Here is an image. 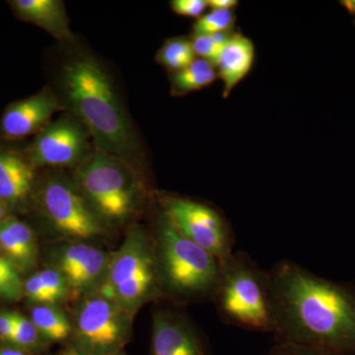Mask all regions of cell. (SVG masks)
<instances>
[{
    "label": "cell",
    "mask_w": 355,
    "mask_h": 355,
    "mask_svg": "<svg viewBox=\"0 0 355 355\" xmlns=\"http://www.w3.org/2000/svg\"><path fill=\"white\" fill-rule=\"evenodd\" d=\"M273 331L288 342L355 355V289L292 261L268 272Z\"/></svg>",
    "instance_id": "1"
},
{
    "label": "cell",
    "mask_w": 355,
    "mask_h": 355,
    "mask_svg": "<svg viewBox=\"0 0 355 355\" xmlns=\"http://www.w3.org/2000/svg\"><path fill=\"white\" fill-rule=\"evenodd\" d=\"M62 83L70 108L94 137L99 150L125 158L135 137L113 86L92 58H78L65 64Z\"/></svg>",
    "instance_id": "2"
},
{
    "label": "cell",
    "mask_w": 355,
    "mask_h": 355,
    "mask_svg": "<svg viewBox=\"0 0 355 355\" xmlns=\"http://www.w3.org/2000/svg\"><path fill=\"white\" fill-rule=\"evenodd\" d=\"M163 296L212 297L220 261L182 235L161 209L153 234Z\"/></svg>",
    "instance_id": "3"
},
{
    "label": "cell",
    "mask_w": 355,
    "mask_h": 355,
    "mask_svg": "<svg viewBox=\"0 0 355 355\" xmlns=\"http://www.w3.org/2000/svg\"><path fill=\"white\" fill-rule=\"evenodd\" d=\"M212 298L222 319L259 331H273L270 277L247 254L223 259Z\"/></svg>",
    "instance_id": "4"
},
{
    "label": "cell",
    "mask_w": 355,
    "mask_h": 355,
    "mask_svg": "<svg viewBox=\"0 0 355 355\" xmlns=\"http://www.w3.org/2000/svg\"><path fill=\"white\" fill-rule=\"evenodd\" d=\"M98 292L132 316L163 297L153 235L139 225L128 229L123 244L111 254L106 282Z\"/></svg>",
    "instance_id": "5"
},
{
    "label": "cell",
    "mask_w": 355,
    "mask_h": 355,
    "mask_svg": "<svg viewBox=\"0 0 355 355\" xmlns=\"http://www.w3.org/2000/svg\"><path fill=\"white\" fill-rule=\"evenodd\" d=\"M76 187L106 226L132 217L141 202V184L121 158L99 150L76 175Z\"/></svg>",
    "instance_id": "6"
},
{
    "label": "cell",
    "mask_w": 355,
    "mask_h": 355,
    "mask_svg": "<svg viewBox=\"0 0 355 355\" xmlns=\"http://www.w3.org/2000/svg\"><path fill=\"white\" fill-rule=\"evenodd\" d=\"M132 314L99 292L81 297L72 312L69 349L80 355H114L132 336Z\"/></svg>",
    "instance_id": "7"
},
{
    "label": "cell",
    "mask_w": 355,
    "mask_h": 355,
    "mask_svg": "<svg viewBox=\"0 0 355 355\" xmlns=\"http://www.w3.org/2000/svg\"><path fill=\"white\" fill-rule=\"evenodd\" d=\"M42 211L51 227L71 242L106 234V225L91 209L76 184L51 178L40 191Z\"/></svg>",
    "instance_id": "8"
},
{
    "label": "cell",
    "mask_w": 355,
    "mask_h": 355,
    "mask_svg": "<svg viewBox=\"0 0 355 355\" xmlns=\"http://www.w3.org/2000/svg\"><path fill=\"white\" fill-rule=\"evenodd\" d=\"M161 209L177 230L219 261L233 253L232 231L217 210L188 198L164 197Z\"/></svg>",
    "instance_id": "9"
},
{
    "label": "cell",
    "mask_w": 355,
    "mask_h": 355,
    "mask_svg": "<svg viewBox=\"0 0 355 355\" xmlns=\"http://www.w3.org/2000/svg\"><path fill=\"white\" fill-rule=\"evenodd\" d=\"M111 254L84 242H67L51 250V268L64 275L72 296L84 297L101 289Z\"/></svg>",
    "instance_id": "10"
},
{
    "label": "cell",
    "mask_w": 355,
    "mask_h": 355,
    "mask_svg": "<svg viewBox=\"0 0 355 355\" xmlns=\"http://www.w3.org/2000/svg\"><path fill=\"white\" fill-rule=\"evenodd\" d=\"M87 135L76 121L62 119L44 128L31 149L33 166L79 164L87 150Z\"/></svg>",
    "instance_id": "11"
},
{
    "label": "cell",
    "mask_w": 355,
    "mask_h": 355,
    "mask_svg": "<svg viewBox=\"0 0 355 355\" xmlns=\"http://www.w3.org/2000/svg\"><path fill=\"white\" fill-rule=\"evenodd\" d=\"M151 355H209L197 329L169 310L154 313Z\"/></svg>",
    "instance_id": "12"
},
{
    "label": "cell",
    "mask_w": 355,
    "mask_h": 355,
    "mask_svg": "<svg viewBox=\"0 0 355 355\" xmlns=\"http://www.w3.org/2000/svg\"><path fill=\"white\" fill-rule=\"evenodd\" d=\"M55 96L42 92L7 108L2 116L1 132L10 139H20L43 128L60 109Z\"/></svg>",
    "instance_id": "13"
},
{
    "label": "cell",
    "mask_w": 355,
    "mask_h": 355,
    "mask_svg": "<svg viewBox=\"0 0 355 355\" xmlns=\"http://www.w3.org/2000/svg\"><path fill=\"white\" fill-rule=\"evenodd\" d=\"M0 247L4 258L21 275L31 272L36 266L39 254L36 236L17 217L6 216L0 222Z\"/></svg>",
    "instance_id": "14"
},
{
    "label": "cell",
    "mask_w": 355,
    "mask_h": 355,
    "mask_svg": "<svg viewBox=\"0 0 355 355\" xmlns=\"http://www.w3.org/2000/svg\"><path fill=\"white\" fill-rule=\"evenodd\" d=\"M256 50L251 39L233 32L216 62L217 76L223 83L222 96H230L236 86L246 78L254 67Z\"/></svg>",
    "instance_id": "15"
},
{
    "label": "cell",
    "mask_w": 355,
    "mask_h": 355,
    "mask_svg": "<svg viewBox=\"0 0 355 355\" xmlns=\"http://www.w3.org/2000/svg\"><path fill=\"white\" fill-rule=\"evenodd\" d=\"M33 165L18 154L0 150V200L7 207L24 202L34 184Z\"/></svg>",
    "instance_id": "16"
},
{
    "label": "cell",
    "mask_w": 355,
    "mask_h": 355,
    "mask_svg": "<svg viewBox=\"0 0 355 355\" xmlns=\"http://www.w3.org/2000/svg\"><path fill=\"white\" fill-rule=\"evenodd\" d=\"M11 3L22 19L43 28L62 41L72 38L69 18L60 0H15Z\"/></svg>",
    "instance_id": "17"
},
{
    "label": "cell",
    "mask_w": 355,
    "mask_h": 355,
    "mask_svg": "<svg viewBox=\"0 0 355 355\" xmlns=\"http://www.w3.org/2000/svg\"><path fill=\"white\" fill-rule=\"evenodd\" d=\"M23 291L33 305H60L72 296L64 275L51 266L30 275L23 284Z\"/></svg>",
    "instance_id": "18"
},
{
    "label": "cell",
    "mask_w": 355,
    "mask_h": 355,
    "mask_svg": "<svg viewBox=\"0 0 355 355\" xmlns=\"http://www.w3.org/2000/svg\"><path fill=\"white\" fill-rule=\"evenodd\" d=\"M33 323L49 345L69 343L71 336V321L60 305L37 304L31 309Z\"/></svg>",
    "instance_id": "19"
},
{
    "label": "cell",
    "mask_w": 355,
    "mask_h": 355,
    "mask_svg": "<svg viewBox=\"0 0 355 355\" xmlns=\"http://www.w3.org/2000/svg\"><path fill=\"white\" fill-rule=\"evenodd\" d=\"M218 78L216 64L203 58H196L186 69L173 72L172 94L182 96L212 85Z\"/></svg>",
    "instance_id": "20"
},
{
    "label": "cell",
    "mask_w": 355,
    "mask_h": 355,
    "mask_svg": "<svg viewBox=\"0 0 355 355\" xmlns=\"http://www.w3.org/2000/svg\"><path fill=\"white\" fill-rule=\"evenodd\" d=\"M196 60L191 41L186 38L168 40L157 53V62L173 72L186 69Z\"/></svg>",
    "instance_id": "21"
},
{
    "label": "cell",
    "mask_w": 355,
    "mask_h": 355,
    "mask_svg": "<svg viewBox=\"0 0 355 355\" xmlns=\"http://www.w3.org/2000/svg\"><path fill=\"white\" fill-rule=\"evenodd\" d=\"M9 345L36 355L44 352L50 345L30 318L15 312V331Z\"/></svg>",
    "instance_id": "22"
},
{
    "label": "cell",
    "mask_w": 355,
    "mask_h": 355,
    "mask_svg": "<svg viewBox=\"0 0 355 355\" xmlns=\"http://www.w3.org/2000/svg\"><path fill=\"white\" fill-rule=\"evenodd\" d=\"M236 16L233 10L211 9L193 25L195 34L211 35L231 32L234 28Z\"/></svg>",
    "instance_id": "23"
},
{
    "label": "cell",
    "mask_w": 355,
    "mask_h": 355,
    "mask_svg": "<svg viewBox=\"0 0 355 355\" xmlns=\"http://www.w3.org/2000/svg\"><path fill=\"white\" fill-rule=\"evenodd\" d=\"M232 33L233 31L211 35H193L191 41L196 55L216 64Z\"/></svg>",
    "instance_id": "24"
},
{
    "label": "cell",
    "mask_w": 355,
    "mask_h": 355,
    "mask_svg": "<svg viewBox=\"0 0 355 355\" xmlns=\"http://www.w3.org/2000/svg\"><path fill=\"white\" fill-rule=\"evenodd\" d=\"M21 275L10 261L0 259V299L18 301L24 297Z\"/></svg>",
    "instance_id": "25"
},
{
    "label": "cell",
    "mask_w": 355,
    "mask_h": 355,
    "mask_svg": "<svg viewBox=\"0 0 355 355\" xmlns=\"http://www.w3.org/2000/svg\"><path fill=\"white\" fill-rule=\"evenodd\" d=\"M270 355H340L330 349L288 342H277Z\"/></svg>",
    "instance_id": "26"
},
{
    "label": "cell",
    "mask_w": 355,
    "mask_h": 355,
    "mask_svg": "<svg viewBox=\"0 0 355 355\" xmlns=\"http://www.w3.org/2000/svg\"><path fill=\"white\" fill-rule=\"evenodd\" d=\"M171 7L175 13L200 19L207 10V0H174Z\"/></svg>",
    "instance_id": "27"
},
{
    "label": "cell",
    "mask_w": 355,
    "mask_h": 355,
    "mask_svg": "<svg viewBox=\"0 0 355 355\" xmlns=\"http://www.w3.org/2000/svg\"><path fill=\"white\" fill-rule=\"evenodd\" d=\"M14 331H15V312L0 310V342H1V345H10Z\"/></svg>",
    "instance_id": "28"
},
{
    "label": "cell",
    "mask_w": 355,
    "mask_h": 355,
    "mask_svg": "<svg viewBox=\"0 0 355 355\" xmlns=\"http://www.w3.org/2000/svg\"><path fill=\"white\" fill-rule=\"evenodd\" d=\"M207 3L216 10H233L238 6L237 0H207Z\"/></svg>",
    "instance_id": "29"
},
{
    "label": "cell",
    "mask_w": 355,
    "mask_h": 355,
    "mask_svg": "<svg viewBox=\"0 0 355 355\" xmlns=\"http://www.w3.org/2000/svg\"><path fill=\"white\" fill-rule=\"evenodd\" d=\"M0 355H33L24 350L11 347V345H0Z\"/></svg>",
    "instance_id": "30"
},
{
    "label": "cell",
    "mask_w": 355,
    "mask_h": 355,
    "mask_svg": "<svg viewBox=\"0 0 355 355\" xmlns=\"http://www.w3.org/2000/svg\"><path fill=\"white\" fill-rule=\"evenodd\" d=\"M340 6L347 9L350 15H355V0H342Z\"/></svg>",
    "instance_id": "31"
},
{
    "label": "cell",
    "mask_w": 355,
    "mask_h": 355,
    "mask_svg": "<svg viewBox=\"0 0 355 355\" xmlns=\"http://www.w3.org/2000/svg\"><path fill=\"white\" fill-rule=\"evenodd\" d=\"M7 209H8V207H7L6 203L2 202L1 200H0V222L6 218Z\"/></svg>",
    "instance_id": "32"
},
{
    "label": "cell",
    "mask_w": 355,
    "mask_h": 355,
    "mask_svg": "<svg viewBox=\"0 0 355 355\" xmlns=\"http://www.w3.org/2000/svg\"><path fill=\"white\" fill-rule=\"evenodd\" d=\"M58 355H80V354H76V352H72V350L67 349V350H64V352H62V354H60Z\"/></svg>",
    "instance_id": "33"
},
{
    "label": "cell",
    "mask_w": 355,
    "mask_h": 355,
    "mask_svg": "<svg viewBox=\"0 0 355 355\" xmlns=\"http://www.w3.org/2000/svg\"><path fill=\"white\" fill-rule=\"evenodd\" d=\"M4 258L3 252H2L1 247H0V259Z\"/></svg>",
    "instance_id": "34"
},
{
    "label": "cell",
    "mask_w": 355,
    "mask_h": 355,
    "mask_svg": "<svg viewBox=\"0 0 355 355\" xmlns=\"http://www.w3.org/2000/svg\"><path fill=\"white\" fill-rule=\"evenodd\" d=\"M114 355H127L125 354V352H119V354H114Z\"/></svg>",
    "instance_id": "35"
},
{
    "label": "cell",
    "mask_w": 355,
    "mask_h": 355,
    "mask_svg": "<svg viewBox=\"0 0 355 355\" xmlns=\"http://www.w3.org/2000/svg\"><path fill=\"white\" fill-rule=\"evenodd\" d=\"M354 26H355V20L354 21Z\"/></svg>",
    "instance_id": "36"
}]
</instances>
